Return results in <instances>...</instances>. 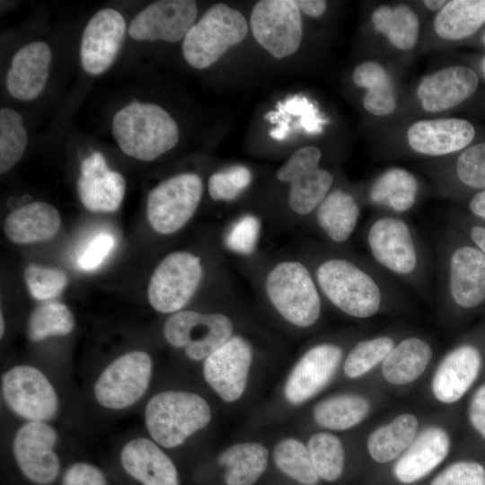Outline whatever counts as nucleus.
I'll return each instance as SVG.
<instances>
[{
  "label": "nucleus",
  "instance_id": "a19ab883",
  "mask_svg": "<svg viewBox=\"0 0 485 485\" xmlns=\"http://www.w3.org/2000/svg\"><path fill=\"white\" fill-rule=\"evenodd\" d=\"M392 338L378 336L357 343L344 361V373L348 378L360 377L383 363L395 346Z\"/></svg>",
  "mask_w": 485,
  "mask_h": 485
},
{
  "label": "nucleus",
  "instance_id": "79ce46f5",
  "mask_svg": "<svg viewBox=\"0 0 485 485\" xmlns=\"http://www.w3.org/2000/svg\"><path fill=\"white\" fill-rule=\"evenodd\" d=\"M24 280L31 296L40 301L57 297L67 285V276L61 269L36 264L25 269Z\"/></svg>",
  "mask_w": 485,
  "mask_h": 485
},
{
  "label": "nucleus",
  "instance_id": "052dcab7",
  "mask_svg": "<svg viewBox=\"0 0 485 485\" xmlns=\"http://www.w3.org/2000/svg\"><path fill=\"white\" fill-rule=\"evenodd\" d=\"M483 42L485 43V33L483 35Z\"/></svg>",
  "mask_w": 485,
  "mask_h": 485
},
{
  "label": "nucleus",
  "instance_id": "39448f33",
  "mask_svg": "<svg viewBox=\"0 0 485 485\" xmlns=\"http://www.w3.org/2000/svg\"><path fill=\"white\" fill-rule=\"evenodd\" d=\"M207 401L199 394L180 390L156 393L146 403L145 424L152 439L165 448L182 445L211 420Z\"/></svg>",
  "mask_w": 485,
  "mask_h": 485
},
{
  "label": "nucleus",
  "instance_id": "4c0bfd02",
  "mask_svg": "<svg viewBox=\"0 0 485 485\" xmlns=\"http://www.w3.org/2000/svg\"><path fill=\"white\" fill-rule=\"evenodd\" d=\"M273 459L282 472L303 485H315L319 481L307 446L295 438L278 442L273 450Z\"/></svg>",
  "mask_w": 485,
  "mask_h": 485
},
{
  "label": "nucleus",
  "instance_id": "9d476101",
  "mask_svg": "<svg viewBox=\"0 0 485 485\" xmlns=\"http://www.w3.org/2000/svg\"><path fill=\"white\" fill-rule=\"evenodd\" d=\"M234 323L222 313L181 310L170 314L163 325L166 341L183 348L194 361L205 360L234 334Z\"/></svg>",
  "mask_w": 485,
  "mask_h": 485
},
{
  "label": "nucleus",
  "instance_id": "13d9d810",
  "mask_svg": "<svg viewBox=\"0 0 485 485\" xmlns=\"http://www.w3.org/2000/svg\"><path fill=\"white\" fill-rule=\"evenodd\" d=\"M4 327H5V325H4V320L3 313H1V328H0V331H1V332H0L1 337H3V335H4Z\"/></svg>",
  "mask_w": 485,
  "mask_h": 485
},
{
  "label": "nucleus",
  "instance_id": "a211bd4d",
  "mask_svg": "<svg viewBox=\"0 0 485 485\" xmlns=\"http://www.w3.org/2000/svg\"><path fill=\"white\" fill-rule=\"evenodd\" d=\"M126 34L123 15L112 8H104L89 20L82 35L80 60L89 75L105 72L114 62Z\"/></svg>",
  "mask_w": 485,
  "mask_h": 485
},
{
  "label": "nucleus",
  "instance_id": "6e6d98bb",
  "mask_svg": "<svg viewBox=\"0 0 485 485\" xmlns=\"http://www.w3.org/2000/svg\"><path fill=\"white\" fill-rule=\"evenodd\" d=\"M289 123L281 119L278 122V127L269 131V136L278 141L286 139L291 132Z\"/></svg>",
  "mask_w": 485,
  "mask_h": 485
},
{
  "label": "nucleus",
  "instance_id": "a18cd8bd",
  "mask_svg": "<svg viewBox=\"0 0 485 485\" xmlns=\"http://www.w3.org/2000/svg\"><path fill=\"white\" fill-rule=\"evenodd\" d=\"M431 485H485V468L477 462H457L443 470Z\"/></svg>",
  "mask_w": 485,
  "mask_h": 485
},
{
  "label": "nucleus",
  "instance_id": "473e14b6",
  "mask_svg": "<svg viewBox=\"0 0 485 485\" xmlns=\"http://www.w3.org/2000/svg\"><path fill=\"white\" fill-rule=\"evenodd\" d=\"M352 79L357 86L366 90L363 106L367 112L375 116H387L395 110L394 86L389 74L380 63H360L355 67Z\"/></svg>",
  "mask_w": 485,
  "mask_h": 485
},
{
  "label": "nucleus",
  "instance_id": "5701e85b",
  "mask_svg": "<svg viewBox=\"0 0 485 485\" xmlns=\"http://www.w3.org/2000/svg\"><path fill=\"white\" fill-rule=\"evenodd\" d=\"M52 52L44 41H32L13 57L6 75L9 93L20 101H31L43 91L49 75Z\"/></svg>",
  "mask_w": 485,
  "mask_h": 485
},
{
  "label": "nucleus",
  "instance_id": "423d86ee",
  "mask_svg": "<svg viewBox=\"0 0 485 485\" xmlns=\"http://www.w3.org/2000/svg\"><path fill=\"white\" fill-rule=\"evenodd\" d=\"M265 294L279 315L299 328L314 325L322 313V294L313 271L298 260H283L269 270Z\"/></svg>",
  "mask_w": 485,
  "mask_h": 485
},
{
  "label": "nucleus",
  "instance_id": "f257e3e1",
  "mask_svg": "<svg viewBox=\"0 0 485 485\" xmlns=\"http://www.w3.org/2000/svg\"><path fill=\"white\" fill-rule=\"evenodd\" d=\"M322 295L343 313L367 319L401 294L398 281L371 260L331 255L313 271Z\"/></svg>",
  "mask_w": 485,
  "mask_h": 485
},
{
  "label": "nucleus",
  "instance_id": "c85d7f7f",
  "mask_svg": "<svg viewBox=\"0 0 485 485\" xmlns=\"http://www.w3.org/2000/svg\"><path fill=\"white\" fill-rule=\"evenodd\" d=\"M360 216V205L349 192L333 189L314 211L315 222L321 232L333 243L348 241Z\"/></svg>",
  "mask_w": 485,
  "mask_h": 485
},
{
  "label": "nucleus",
  "instance_id": "aec40b11",
  "mask_svg": "<svg viewBox=\"0 0 485 485\" xmlns=\"http://www.w3.org/2000/svg\"><path fill=\"white\" fill-rule=\"evenodd\" d=\"M76 190L88 210L114 212L124 198L126 181L119 172L108 167L104 155L96 151L82 161Z\"/></svg>",
  "mask_w": 485,
  "mask_h": 485
},
{
  "label": "nucleus",
  "instance_id": "0eeeda50",
  "mask_svg": "<svg viewBox=\"0 0 485 485\" xmlns=\"http://www.w3.org/2000/svg\"><path fill=\"white\" fill-rule=\"evenodd\" d=\"M247 32V21L238 10L216 4L186 34L182 42L183 57L193 68H207L231 47L242 42Z\"/></svg>",
  "mask_w": 485,
  "mask_h": 485
},
{
  "label": "nucleus",
  "instance_id": "f8f14e48",
  "mask_svg": "<svg viewBox=\"0 0 485 485\" xmlns=\"http://www.w3.org/2000/svg\"><path fill=\"white\" fill-rule=\"evenodd\" d=\"M3 399L7 407L27 421L47 422L55 418L59 402L48 378L37 367L15 366L1 381Z\"/></svg>",
  "mask_w": 485,
  "mask_h": 485
},
{
  "label": "nucleus",
  "instance_id": "09e8293b",
  "mask_svg": "<svg viewBox=\"0 0 485 485\" xmlns=\"http://www.w3.org/2000/svg\"><path fill=\"white\" fill-rule=\"evenodd\" d=\"M114 239L108 234L96 235L79 259L78 264L84 270H92L101 264L111 251Z\"/></svg>",
  "mask_w": 485,
  "mask_h": 485
},
{
  "label": "nucleus",
  "instance_id": "393cba45",
  "mask_svg": "<svg viewBox=\"0 0 485 485\" xmlns=\"http://www.w3.org/2000/svg\"><path fill=\"white\" fill-rule=\"evenodd\" d=\"M449 448L450 439L443 428H426L395 463L394 477L403 484L419 481L445 460Z\"/></svg>",
  "mask_w": 485,
  "mask_h": 485
},
{
  "label": "nucleus",
  "instance_id": "4468645a",
  "mask_svg": "<svg viewBox=\"0 0 485 485\" xmlns=\"http://www.w3.org/2000/svg\"><path fill=\"white\" fill-rule=\"evenodd\" d=\"M321 150L314 146L295 151L277 172L280 181L289 183L288 205L299 216L315 211L331 190L333 176L320 166Z\"/></svg>",
  "mask_w": 485,
  "mask_h": 485
},
{
  "label": "nucleus",
  "instance_id": "c756f323",
  "mask_svg": "<svg viewBox=\"0 0 485 485\" xmlns=\"http://www.w3.org/2000/svg\"><path fill=\"white\" fill-rule=\"evenodd\" d=\"M432 357V348L425 340L411 336L395 344L382 363L384 379L395 385L415 381L426 370Z\"/></svg>",
  "mask_w": 485,
  "mask_h": 485
},
{
  "label": "nucleus",
  "instance_id": "9b49d317",
  "mask_svg": "<svg viewBox=\"0 0 485 485\" xmlns=\"http://www.w3.org/2000/svg\"><path fill=\"white\" fill-rule=\"evenodd\" d=\"M153 374V361L142 350L125 353L111 361L98 376L93 394L96 401L110 410L127 409L146 393Z\"/></svg>",
  "mask_w": 485,
  "mask_h": 485
},
{
  "label": "nucleus",
  "instance_id": "ddd939ff",
  "mask_svg": "<svg viewBox=\"0 0 485 485\" xmlns=\"http://www.w3.org/2000/svg\"><path fill=\"white\" fill-rule=\"evenodd\" d=\"M250 26L255 40L277 59L297 51L303 38L301 11L294 0H261L252 8Z\"/></svg>",
  "mask_w": 485,
  "mask_h": 485
},
{
  "label": "nucleus",
  "instance_id": "37998d69",
  "mask_svg": "<svg viewBox=\"0 0 485 485\" xmlns=\"http://www.w3.org/2000/svg\"><path fill=\"white\" fill-rule=\"evenodd\" d=\"M251 181V171L242 165H235L213 173L208 179L207 190L215 201H232Z\"/></svg>",
  "mask_w": 485,
  "mask_h": 485
},
{
  "label": "nucleus",
  "instance_id": "412c9836",
  "mask_svg": "<svg viewBox=\"0 0 485 485\" xmlns=\"http://www.w3.org/2000/svg\"><path fill=\"white\" fill-rule=\"evenodd\" d=\"M478 84V76L472 68L448 66L425 76L418 85L416 94L425 111L440 112L468 99L476 91Z\"/></svg>",
  "mask_w": 485,
  "mask_h": 485
},
{
  "label": "nucleus",
  "instance_id": "f3484780",
  "mask_svg": "<svg viewBox=\"0 0 485 485\" xmlns=\"http://www.w3.org/2000/svg\"><path fill=\"white\" fill-rule=\"evenodd\" d=\"M198 5L192 0H159L142 9L130 22L128 33L137 41L177 42L195 23Z\"/></svg>",
  "mask_w": 485,
  "mask_h": 485
},
{
  "label": "nucleus",
  "instance_id": "49530a36",
  "mask_svg": "<svg viewBox=\"0 0 485 485\" xmlns=\"http://www.w3.org/2000/svg\"><path fill=\"white\" fill-rule=\"evenodd\" d=\"M260 228V222L255 216L241 217L233 225L225 237L227 247L241 254L251 253L256 247Z\"/></svg>",
  "mask_w": 485,
  "mask_h": 485
},
{
  "label": "nucleus",
  "instance_id": "58836bf2",
  "mask_svg": "<svg viewBox=\"0 0 485 485\" xmlns=\"http://www.w3.org/2000/svg\"><path fill=\"white\" fill-rule=\"evenodd\" d=\"M28 134L22 115L13 109L0 110V172L10 171L22 157Z\"/></svg>",
  "mask_w": 485,
  "mask_h": 485
},
{
  "label": "nucleus",
  "instance_id": "c9c22d12",
  "mask_svg": "<svg viewBox=\"0 0 485 485\" xmlns=\"http://www.w3.org/2000/svg\"><path fill=\"white\" fill-rule=\"evenodd\" d=\"M369 410L370 404L363 396L340 394L318 402L313 410V416L315 422L322 428L346 430L364 420Z\"/></svg>",
  "mask_w": 485,
  "mask_h": 485
},
{
  "label": "nucleus",
  "instance_id": "864d4df0",
  "mask_svg": "<svg viewBox=\"0 0 485 485\" xmlns=\"http://www.w3.org/2000/svg\"><path fill=\"white\" fill-rule=\"evenodd\" d=\"M469 209L474 216L485 219V190L472 196L469 202Z\"/></svg>",
  "mask_w": 485,
  "mask_h": 485
},
{
  "label": "nucleus",
  "instance_id": "c03bdc74",
  "mask_svg": "<svg viewBox=\"0 0 485 485\" xmlns=\"http://www.w3.org/2000/svg\"><path fill=\"white\" fill-rule=\"evenodd\" d=\"M455 173L463 185L485 190V142L472 146L459 154Z\"/></svg>",
  "mask_w": 485,
  "mask_h": 485
},
{
  "label": "nucleus",
  "instance_id": "ea45409f",
  "mask_svg": "<svg viewBox=\"0 0 485 485\" xmlns=\"http://www.w3.org/2000/svg\"><path fill=\"white\" fill-rule=\"evenodd\" d=\"M307 449L318 476L327 481H336L344 468V449L340 440L328 432L313 435Z\"/></svg>",
  "mask_w": 485,
  "mask_h": 485
},
{
  "label": "nucleus",
  "instance_id": "2eb2a0df",
  "mask_svg": "<svg viewBox=\"0 0 485 485\" xmlns=\"http://www.w3.org/2000/svg\"><path fill=\"white\" fill-rule=\"evenodd\" d=\"M57 435L44 421H27L14 434L12 449L23 475L39 485L53 482L59 473L60 462L55 452Z\"/></svg>",
  "mask_w": 485,
  "mask_h": 485
},
{
  "label": "nucleus",
  "instance_id": "2f4dec72",
  "mask_svg": "<svg viewBox=\"0 0 485 485\" xmlns=\"http://www.w3.org/2000/svg\"><path fill=\"white\" fill-rule=\"evenodd\" d=\"M419 421L415 415L404 413L390 423L375 429L367 440L371 458L385 463L401 456L416 437Z\"/></svg>",
  "mask_w": 485,
  "mask_h": 485
},
{
  "label": "nucleus",
  "instance_id": "8fccbe9b",
  "mask_svg": "<svg viewBox=\"0 0 485 485\" xmlns=\"http://www.w3.org/2000/svg\"><path fill=\"white\" fill-rule=\"evenodd\" d=\"M62 485H106V480L97 467L80 462L72 464L66 471Z\"/></svg>",
  "mask_w": 485,
  "mask_h": 485
},
{
  "label": "nucleus",
  "instance_id": "4be33fe9",
  "mask_svg": "<svg viewBox=\"0 0 485 485\" xmlns=\"http://www.w3.org/2000/svg\"><path fill=\"white\" fill-rule=\"evenodd\" d=\"M474 136L473 126L457 118L418 120L407 131L410 148L428 156H443L462 150Z\"/></svg>",
  "mask_w": 485,
  "mask_h": 485
},
{
  "label": "nucleus",
  "instance_id": "dca6fc26",
  "mask_svg": "<svg viewBox=\"0 0 485 485\" xmlns=\"http://www.w3.org/2000/svg\"><path fill=\"white\" fill-rule=\"evenodd\" d=\"M252 357L251 343L233 335L204 360L205 381L223 401L234 402L246 389Z\"/></svg>",
  "mask_w": 485,
  "mask_h": 485
},
{
  "label": "nucleus",
  "instance_id": "7ed1b4c3",
  "mask_svg": "<svg viewBox=\"0 0 485 485\" xmlns=\"http://www.w3.org/2000/svg\"><path fill=\"white\" fill-rule=\"evenodd\" d=\"M121 151L137 160L153 161L173 148L179 140L174 119L155 103L132 101L120 108L111 123Z\"/></svg>",
  "mask_w": 485,
  "mask_h": 485
},
{
  "label": "nucleus",
  "instance_id": "7c9ffc66",
  "mask_svg": "<svg viewBox=\"0 0 485 485\" xmlns=\"http://www.w3.org/2000/svg\"><path fill=\"white\" fill-rule=\"evenodd\" d=\"M269 451L261 444L244 442L226 448L218 457V463L225 468L227 485H252L265 472Z\"/></svg>",
  "mask_w": 485,
  "mask_h": 485
},
{
  "label": "nucleus",
  "instance_id": "4d7b16f0",
  "mask_svg": "<svg viewBox=\"0 0 485 485\" xmlns=\"http://www.w3.org/2000/svg\"><path fill=\"white\" fill-rule=\"evenodd\" d=\"M447 3L445 0H425L423 1L424 5L431 11H440Z\"/></svg>",
  "mask_w": 485,
  "mask_h": 485
},
{
  "label": "nucleus",
  "instance_id": "f03ea898",
  "mask_svg": "<svg viewBox=\"0 0 485 485\" xmlns=\"http://www.w3.org/2000/svg\"><path fill=\"white\" fill-rule=\"evenodd\" d=\"M366 243L372 261L397 281L427 294L433 273L428 250L401 216L384 214L369 223Z\"/></svg>",
  "mask_w": 485,
  "mask_h": 485
},
{
  "label": "nucleus",
  "instance_id": "1a4fd4ad",
  "mask_svg": "<svg viewBox=\"0 0 485 485\" xmlns=\"http://www.w3.org/2000/svg\"><path fill=\"white\" fill-rule=\"evenodd\" d=\"M203 181L194 172L167 178L150 190L146 199V218L153 230L172 234L193 216L203 194Z\"/></svg>",
  "mask_w": 485,
  "mask_h": 485
},
{
  "label": "nucleus",
  "instance_id": "5fc2aeb1",
  "mask_svg": "<svg viewBox=\"0 0 485 485\" xmlns=\"http://www.w3.org/2000/svg\"><path fill=\"white\" fill-rule=\"evenodd\" d=\"M470 238L477 249L485 255V226L472 225L470 229Z\"/></svg>",
  "mask_w": 485,
  "mask_h": 485
},
{
  "label": "nucleus",
  "instance_id": "de8ad7c7",
  "mask_svg": "<svg viewBox=\"0 0 485 485\" xmlns=\"http://www.w3.org/2000/svg\"><path fill=\"white\" fill-rule=\"evenodd\" d=\"M277 106L289 115L301 116L296 128H303L308 133L320 131L321 119L316 117L313 105L305 97L291 96L283 102L278 101Z\"/></svg>",
  "mask_w": 485,
  "mask_h": 485
},
{
  "label": "nucleus",
  "instance_id": "bf43d9fd",
  "mask_svg": "<svg viewBox=\"0 0 485 485\" xmlns=\"http://www.w3.org/2000/svg\"><path fill=\"white\" fill-rule=\"evenodd\" d=\"M481 70H482L483 74L485 75V57L481 60Z\"/></svg>",
  "mask_w": 485,
  "mask_h": 485
},
{
  "label": "nucleus",
  "instance_id": "20e7f679",
  "mask_svg": "<svg viewBox=\"0 0 485 485\" xmlns=\"http://www.w3.org/2000/svg\"><path fill=\"white\" fill-rule=\"evenodd\" d=\"M437 294L463 309L485 302V255L475 246L442 235L437 247Z\"/></svg>",
  "mask_w": 485,
  "mask_h": 485
},
{
  "label": "nucleus",
  "instance_id": "a878e982",
  "mask_svg": "<svg viewBox=\"0 0 485 485\" xmlns=\"http://www.w3.org/2000/svg\"><path fill=\"white\" fill-rule=\"evenodd\" d=\"M120 462L124 470L143 485H179L174 463L154 440H129L121 449Z\"/></svg>",
  "mask_w": 485,
  "mask_h": 485
},
{
  "label": "nucleus",
  "instance_id": "6ab92c4d",
  "mask_svg": "<svg viewBox=\"0 0 485 485\" xmlns=\"http://www.w3.org/2000/svg\"><path fill=\"white\" fill-rule=\"evenodd\" d=\"M342 355V348L333 343H320L309 348L286 381V399L292 404H301L315 396L335 375Z\"/></svg>",
  "mask_w": 485,
  "mask_h": 485
},
{
  "label": "nucleus",
  "instance_id": "3c124183",
  "mask_svg": "<svg viewBox=\"0 0 485 485\" xmlns=\"http://www.w3.org/2000/svg\"><path fill=\"white\" fill-rule=\"evenodd\" d=\"M469 418L472 427L485 439V384L480 386L472 398Z\"/></svg>",
  "mask_w": 485,
  "mask_h": 485
},
{
  "label": "nucleus",
  "instance_id": "b1692460",
  "mask_svg": "<svg viewBox=\"0 0 485 485\" xmlns=\"http://www.w3.org/2000/svg\"><path fill=\"white\" fill-rule=\"evenodd\" d=\"M481 367L480 351L463 344L448 352L439 363L432 379V392L441 402L453 403L468 391Z\"/></svg>",
  "mask_w": 485,
  "mask_h": 485
},
{
  "label": "nucleus",
  "instance_id": "72a5a7b5",
  "mask_svg": "<svg viewBox=\"0 0 485 485\" xmlns=\"http://www.w3.org/2000/svg\"><path fill=\"white\" fill-rule=\"evenodd\" d=\"M485 23V0H452L437 12L434 30L444 40H457L476 32Z\"/></svg>",
  "mask_w": 485,
  "mask_h": 485
},
{
  "label": "nucleus",
  "instance_id": "603ef678",
  "mask_svg": "<svg viewBox=\"0 0 485 485\" xmlns=\"http://www.w3.org/2000/svg\"><path fill=\"white\" fill-rule=\"evenodd\" d=\"M296 3L300 11L311 17L321 16L327 8V3L323 0H298Z\"/></svg>",
  "mask_w": 485,
  "mask_h": 485
},
{
  "label": "nucleus",
  "instance_id": "e433bc0d",
  "mask_svg": "<svg viewBox=\"0 0 485 485\" xmlns=\"http://www.w3.org/2000/svg\"><path fill=\"white\" fill-rule=\"evenodd\" d=\"M75 324L74 314L66 304L50 302L37 306L31 312L27 333L31 340L40 341L50 337L68 335Z\"/></svg>",
  "mask_w": 485,
  "mask_h": 485
},
{
  "label": "nucleus",
  "instance_id": "cd10ccee",
  "mask_svg": "<svg viewBox=\"0 0 485 485\" xmlns=\"http://www.w3.org/2000/svg\"><path fill=\"white\" fill-rule=\"evenodd\" d=\"M419 184L416 176L401 167L388 168L372 181L368 190L371 205L401 216L409 212L418 199Z\"/></svg>",
  "mask_w": 485,
  "mask_h": 485
},
{
  "label": "nucleus",
  "instance_id": "bb28decb",
  "mask_svg": "<svg viewBox=\"0 0 485 485\" xmlns=\"http://www.w3.org/2000/svg\"><path fill=\"white\" fill-rule=\"evenodd\" d=\"M61 218L55 207L35 201L13 210L4 223L5 236L13 243L30 244L53 238L59 231Z\"/></svg>",
  "mask_w": 485,
  "mask_h": 485
},
{
  "label": "nucleus",
  "instance_id": "f704fd0d",
  "mask_svg": "<svg viewBox=\"0 0 485 485\" xmlns=\"http://www.w3.org/2000/svg\"><path fill=\"white\" fill-rule=\"evenodd\" d=\"M371 22L375 31L384 35L398 49L410 50L417 44L419 21L407 4L380 5L374 10Z\"/></svg>",
  "mask_w": 485,
  "mask_h": 485
},
{
  "label": "nucleus",
  "instance_id": "6e6552de",
  "mask_svg": "<svg viewBox=\"0 0 485 485\" xmlns=\"http://www.w3.org/2000/svg\"><path fill=\"white\" fill-rule=\"evenodd\" d=\"M204 275L201 259L190 251L167 254L154 269L147 287L151 306L161 313L183 310L198 289Z\"/></svg>",
  "mask_w": 485,
  "mask_h": 485
}]
</instances>
